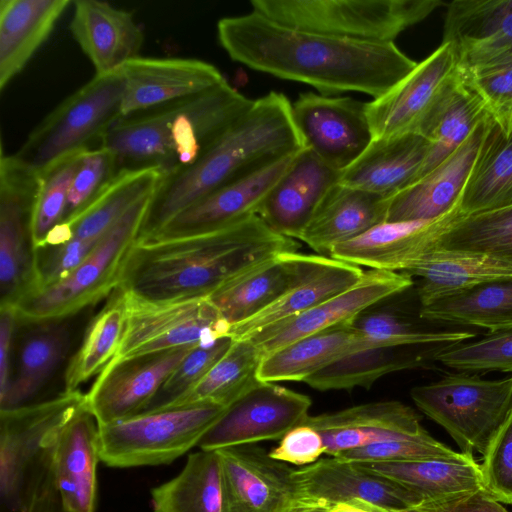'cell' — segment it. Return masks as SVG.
I'll list each match as a JSON object with an SVG mask.
<instances>
[{
  "instance_id": "cell-1",
  "label": "cell",
  "mask_w": 512,
  "mask_h": 512,
  "mask_svg": "<svg viewBox=\"0 0 512 512\" xmlns=\"http://www.w3.org/2000/svg\"><path fill=\"white\" fill-rule=\"evenodd\" d=\"M217 37L233 61L308 84L326 96L360 92L378 98L418 63L394 42L357 41L296 29L253 10L220 19Z\"/></svg>"
},
{
  "instance_id": "cell-2",
  "label": "cell",
  "mask_w": 512,
  "mask_h": 512,
  "mask_svg": "<svg viewBox=\"0 0 512 512\" xmlns=\"http://www.w3.org/2000/svg\"><path fill=\"white\" fill-rule=\"evenodd\" d=\"M299 247L258 215L204 233L136 240L117 288L153 302L208 298L262 262Z\"/></svg>"
},
{
  "instance_id": "cell-3",
  "label": "cell",
  "mask_w": 512,
  "mask_h": 512,
  "mask_svg": "<svg viewBox=\"0 0 512 512\" xmlns=\"http://www.w3.org/2000/svg\"><path fill=\"white\" fill-rule=\"evenodd\" d=\"M292 103L271 91L190 165L162 174L137 240L155 235L172 218L218 188L305 149Z\"/></svg>"
},
{
  "instance_id": "cell-4",
  "label": "cell",
  "mask_w": 512,
  "mask_h": 512,
  "mask_svg": "<svg viewBox=\"0 0 512 512\" xmlns=\"http://www.w3.org/2000/svg\"><path fill=\"white\" fill-rule=\"evenodd\" d=\"M227 81L205 92L120 118L102 144L123 168L163 174L190 165L253 105Z\"/></svg>"
},
{
  "instance_id": "cell-5",
  "label": "cell",
  "mask_w": 512,
  "mask_h": 512,
  "mask_svg": "<svg viewBox=\"0 0 512 512\" xmlns=\"http://www.w3.org/2000/svg\"><path fill=\"white\" fill-rule=\"evenodd\" d=\"M85 403L80 391L0 411L1 512H27L53 484V460L62 427Z\"/></svg>"
},
{
  "instance_id": "cell-6",
  "label": "cell",
  "mask_w": 512,
  "mask_h": 512,
  "mask_svg": "<svg viewBox=\"0 0 512 512\" xmlns=\"http://www.w3.org/2000/svg\"><path fill=\"white\" fill-rule=\"evenodd\" d=\"M252 10L280 24L365 42H394L441 0H251Z\"/></svg>"
},
{
  "instance_id": "cell-7",
  "label": "cell",
  "mask_w": 512,
  "mask_h": 512,
  "mask_svg": "<svg viewBox=\"0 0 512 512\" xmlns=\"http://www.w3.org/2000/svg\"><path fill=\"white\" fill-rule=\"evenodd\" d=\"M152 194L134 204L68 274L22 298L14 306L19 323L74 316L111 295L118 287L125 257L138 237Z\"/></svg>"
},
{
  "instance_id": "cell-8",
  "label": "cell",
  "mask_w": 512,
  "mask_h": 512,
  "mask_svg": "<svg viewBox=\"0 0 512 512\" xmlns=\"http://www.w3.org/2000/svg\"><path fill=\"white\" fill-rule=\"evenodd\" d=\"M125 85L122 70L95 75L55 107L14 155L42 174L66 156L91 149L122 117Z\"/></svg>"
},
{
  "instance_id": "cell-9",
  "label": "cell",
  "mask_w": 512,
  "mask_h": 512,
  "mask_svg": "<svg viewBox=\"0 0 512 512\" xmlns=\"http://www.w3.org/2000/svg\"><path fill=\"white\" fill-rule=\"evenodd\" d=\"M226 408L201 402L145 411L99 425L100 460L114 468L169 464L198 447Z\"/></svg>"
},
{
  "instance_id": "cell-10",
  "label": "cell",
  "mask_w": 512,
  "mask_h": 512,
  "mask_svg": "<svg viewBox=\"0 0 512 512\" xmlns=\"http://www.w3.org/2000/svg\"><path fill=\"white\" fill-rule=\"evenodd\" d=\"M411 398L426 416L443 427L460 452L483 455L512 412V374L486 379L456 372L411 389Z\"/></svg>"
},
{
  "instance_id": "cell-11",
  "label": "cell",
  "mask_w": 512,
  "mask_h": 512,
  "mask_svg": "<svg viewBox=\"0 0 512 512\" xmlns=\"http://www.w3.org/2000/svg\"><path fill=\"white\" fill-rule=\"evenodd\" d=\"M124 293L126 324L109 364L230 336L231 325L208 298L153 302Z\"/></svg>"
},
{
  "instance_id": "cell-12",
  "label": "cell",
  "mask_w": 512,
  "mask_h": 512,
  "mask_svg": "<svg viewBox=\"0 0 512 512\" xmlns=\"http://www.w3.org/2000/svg\"><path fill=\"white\" fill-rule=\"evenodd\" d=\"M41 174L14 154L0 157V305L15 306L38 287L31 222Z\"/></svg>"
},
{
  "instance_id": "cell-13",
  "label": "cell",
  "mask_w": 512,
  "mask_h": 512,
  "mask_svg": "<svg viewBox=\"0 0 512 512\" xmlns=\"http://www.w3.org/2000/svg\"><path fill=\"white\" fill-rule=\"evenodd\" d=\"M458 63L442 44L382 96L366 102L373 138L424 134L458 83Z\"/></svg>"
},
{
  "instance_id": "cell-14",
  "label": "cell",
  "mask_w": 512,
  "mask_h": 512,
  "mask_svg": "<svg viewBox=\"0 0 512 512\" xmlns=\"http://www.w3.org/2000/svg\"><path fill=\"white\" fill-rule=\"evenodd\" d=\"M161 177L156 167L120 170L89 206L65 224L71 229L68 242L36 250L38 288L75 268L134 204L155 191Z\"/></svg>"
},
{
  "instance_id": "cell-15",
  "label": "cell",
  "mask_w": 512,
  "mask_h": 512,
  "mask_svg": "<svg viewBox=\"0 0 512 512\" xmlns=\"http://www.w3.org/2000/svg\"><path fill=\"white\" fill-rule=\"evenodd\" d=\"M311 399L273 382H261L230 404L200 440L201 450H220L281 440L309 416Z\"/></svg>"
},
{
  "instance_id": "cell-16",
  "label": "cell",
  "mask_w": 512,
  "mask_h": 512,
  "mask_svg": "<svg viewBox=\"0 0 512 512\" xmlns=\"http://www.w3.org/2000/svg\"><path fill=\"white\" fill-rule=\"evenodd\" d=\"M292 116L305 147L339 172L373 140L366 102L352 97L302 93L292 103Z\"/></svg>"
},
{
  "instance_id": "cell-17",
  "label": "cell",
  "mask_w": 512,
  "mask_h": 512,
  "mask_svg": "<svg viewBox=\"0 0 512 512\" xmlns=\"http://www.w3.org/2000/svg\"><path fill=\"white\" fill-rule=\"evenodd\" d=\"M413 283V278L405 273L369 269L352 287L248 338L264 356L300 338L350 323L380 301L406 291Z\"/></svg>"
},
{
  "instance_id": "cell-18",
  "label": "cell",
  "mask_w": 512,
  "mask_h": 512,
  "mask_svg": "<svg viewBox=\"0 0 512 512\" xmlns=\"http://www.w3.org/2000/svg\"><path fill=\"white\" fill-rule=\"evenodd\" d=\"M194 347L165 350L107 365L85 394L86 406L98 425L143 412Z\"/></svg>"
},
{
  "instance_id": "cell-19",
  "label": "cell",
  "mask_w": 512,
  "mask_h": 512,
  "mask_svg": "<svg viewBox=\"0 0 512 512\" xmlns=\"http://www.w3.org/2000/svg\"><path fill=\"white\" fill-rule=\"evenodd\" d=\"M219 454L226 512H282L301 497L293 468L273 459L265 449L241 445Z\"/></svg>"
},
{
  "instance_id": "cell-20",
  "label": "cell",
  "mask_w": 512,
  "mask_h": 512,
  "mask_svg": "<svg viewBox=\"0 0 512 512\" xmlns=\"http://www.w3.org/2000/svg\"><path fill=\"white\" fill-rule=\"evenodd\" d=\"M493 123L484 118L448 158L390 197L386 221L434 220L457 207Z\"/></svg>"
},
{
  "instance_id": "cell-21",
  "label": "cell",
  "mask_w": 512,
  "mask_h": 512,
  "mask_svg": "<svg viewBox=\"0 0 512 512\" xmlns=\"http://www.w3.org/2000/svg\"><path fill=\"white\" fill-rule=\"evenodd\" d=\"M300 152L218 188L180 212L146 240L172 239L204 233L257 215L269 192Z\"/></svg>"
},
{
  "instance_id": "cell-22",
  "label": "cell",
  "mask_w": 512,
  "mask_h": 512,
  "mask_svg": "<svg viewBox=\"0 0 512 512\" xmlns=\"http://www.w3.org/2000/svg\"><path fill=\"white\" fill-rule=\"evenodd\" d=\"M122 117L200 94L226 79L212 64L193 58L137 57L122 69Z\"/></svg>"
},
{
  "instance_id": "cell-23",
  "label": "cell",
  "mask_w": 512,
  "mask_h": 512,
  "mask_svg": "<svg viewBox=\"0 0 512 512\" xmlns=\"http://www.w3.org/2000/svg\"><path fill=\"white\" fill-rule=\"evenodd\" d=\"M443 42L458 68L512 59V0H455L448 4Z\"/></svg>"
},
{
  "instance_id": "cell-24",
  "label": "cell",
  "mask_w": 512,
  "mask_h": 512,
  "mask_svg": "<svg viewBox=\"0 0 512 512\" xmlns=\"http://www.w3.org/2000/svg\"><path fill=\"white\" fill-rule=\"evenodd\" d=\"M304 424L320 433L325 454L329 456L426 432L417 413L410 406L394 400L309 415Z\"/></svg>"
},
{
  "instance_id": "cell-25",
  "label": "cell",
  "mask_w": 512,
  "mask_h": 512,
  "mask_svg": "<svg viewBox=\"0 0 512 512\" xmlns=\"http://www.w3.org/2000/svg\"><path fill=\"white\" fill-rule=\"evenodd\" d=\"M72 317L22 323L27 329L18 339L16 362L6 389L0 393V411L39 402L38 395L70 352Z\"/></svg>"
},
{
  "instance_id": "cell-26",
  "label": "cell",
  "mask_w": 512,
  "mask_h": 512,
  "mask_svg": "<svg viewBox=\"0 0 512 512\" xmlns=\"http://www.w3.org/2000/svg\"><path fill=\"white\" fill-rule=\"evenodd\" d=\"M70 32L96 74L120 71L139 57L144 32L131 12L98 0H76Z\"/></svg>"
},
{
  "instance_id": "cell-27",
  "label": "cell",
  "mask_w": 512,
  "mask_h": 512,
  "mask_svg": "<svg viewBox=\"0 0 512 512\" xmlns=\"http://www.w3.org/2000/svg\"><path fill=\"white\" fill-rule=\"evenodd\" d=\"M99 425L84 403L62 427L53 460V484L66 512H94Z\"/></svg>"
},
{
  "instance_id": "cell-28",
  "label": "cell",
  "mask_w": 512,
  "mask_h": 512,
  "mask_svg": "<svg viewBox=\"0 0 512 512\" xmlns=\"http://www.w3.org/2000/svg\"><path fill=\"white\" fill-rule=\"evenodd\" d=\"M301 496L329 506L355 498L393 510H405L421 500L400 485L370 473L358 463L330 456L293 470Z\"/></svg>"
},
{
  "instance_id": "cell-29",
  "label": "cell",
  "mask_w": 512,
  "mask_h": 512,
  "mask_svg": "<svg viewBox=\"0 0 512 512\" xmlns=\"http://www.w3.org/2000/svg\"><path fill=\"white\" fill-rule=\"evenodd\" d=\"M339 175L305 148L269 192L257 215L276 233L298 240Z\"/></svg>"
},
{
  "instance_id": "cell-30",
  "label": "cell",
  "mask_w": 512,
  "mask_h": 512,
  "mask_svg": "<svg viewBox=\"0 0 512 512\" xmlns=\"http://www.w3.org/2000/svg\"><path fill=\"white\" fill-rule=\"evenodd\" d=\"M389 198L336 183L325 193L298 240L318 255L385 222Z\"/></svg>"
},
{
  "instance_id": "cell-31",
  "label": "cell",
  "mask_w": 512,
  "mask_h": 512,
  "mask_svg": "<svg viewBox=\"0 0 512 512\" xmlns=\"http://www.w3.org/2000/svg\"><path fill=\"white\" fill-rule=\"evenodd\" d=\"M427 149L426 138L417 134L373 138L338 183L390 198L417 180Z\"/></svg>"
},
{
  "instance_id": "cell-32",
  "label": "cell",
  "mask_w": 512,
  "mask_h": 512,
  "mask_svg": "<svg viewBox=\"0 0 512 512\" xmlns=\"http://www.w3.org/2000/svg\"><path fill=\"white\" fill-rule=\"evenodd\" d=\"M316 255L280 253L233 279L208 299L231 325L270 306L312 265Z\"/></svg>"
},
{
  "instance_id": "cell-33",
  "label": "cell",
  "mask_w": 512,
  "mask_h": 512,
  "mask_svg": "<svg viewBox=\"0 0 512 512\" xmlns=\"http://www.w3.org/2000/svg\"><path fill=\"white\" fill-rule=\"evenodd\" d=\"M419 278L420 307L493 281L512 278V263L469 250L433 246L407 273Z\"/></svg>"
},
{
  "instance_id": "cell-34",
  "label": "cell",
  "mask_w": 512,
  "mask_h": 512,
  "mask_svg": "<svg viewBox=\"0 0 512 512\" xmlns=\"http://www.w3.org/2000/svg\"><path fill=\"white\" fill-rule=\"evenodd\" d=\"M361 267L316 254L312 265L284 294L251 318L231 326L230 337L244 339L299 315L352 287L362 278Z\"/></svg>"
},
{
  "instance_id": "cell-35",
  "label": "cell",
  "mask_w": 512,
  "mask_h": 512,
  "mask_svg": "<svg viewBox=\"0 0 512 512\" xmlns=\"http://www.w3.org/2000/svg\"><path fill=\"white\" fill-rule=\"evenodd\" d=\"M386 347L347 324L321 331L263 356L257 372L261 382L301 381L353 353Z\"/></svg>"
},
{
  "instance_id": "cell-36",
  "label": "cell",
  "mask_w": 512,
  "mask_h": 512,
  "mask_svg": "<svg viewBox=\"0 0 512 512\" xmlns=\"http://www.w3.org/2000/svg\"><path fill=\"white\" fill-rule=\"evenodd\" d=\"M70 0L0 1V90L48 39Z\"/></svg>"
},
{
  "instance_id": "cell-37",
  "label": "cell",
  "mask_w": 512,
  "mask_h": 512,
  "mask_svg": "<svg viewBox=\"0 0 512 512\" xmlns=\"http://www.w3.org/2000/svg\"><path fill=\"white\" fill-rule=\"evenodd\" d=\"M356 463L400 485L421 502L443 500L483 488L480 465L474 456L466 453L455 458Z\"/></svg>"
},
{
  "instance_id": "cell-38",
  "label": "cell",
  "mask_w": 512,
  "mask_h": 512,
  "mask_svg": "<svg viewBox=\"0 0 512 512\" xmlns=\"http://www.w3.org/2000/svg\"><path fill=\"white\" fill-rule=\"evenodd\" d=\"M151 499L153 512H226L218 452L190 454L177 476L151 490Z\"/></svg>"
},
{
  "instance_id": "cell-39",
  "label": "cell",
  "mask_w": 512,
  "mask_h": 512,
  "mask_svg": "<svg viewBox=\"0 0 512 512\" xmlns=\"http://www.w3.org/2000/svg\"><path fill=\"white\" fill-rule=\"evenodd\" d=\"M512 207V132L493 123L461 194L458 210L471 215Z\"/></svg>"
},
{
  "instance_id": "cell-40",
  "label": "cell",
  "mask_w": 512,
  "mask_h": 512,
  "mask_svg": "<svg viewBox=\"0 0 512 512\" xmlns=\"http://www.w3.org/2000/svg\"><path fill=\"white\" fill-rule=\"evenodd\" d=\"M127 319L126 295L116 289L104 307L89 322L79 348L69 357L64 370V392L98 376L116 355Z\"/></svg>"
},
{
  "instance_id": "cell-41",
  "label": "cell",
  "mask_w": 512,
  "mask_h": 512,
  "mask_svg": "<svg viewBox=\"0 0 512 512\" xmlns=\"http://www.w3.org/2000/svg\"><path fill=\"white\" fill-rule=\"evenodd\" d=\"M421 319L489 333L512 330V278L493 281L420 307Z\"/></svg>"
},
{
  "instance_id": "cell-42",
  "label": "cell",
  "mask_w": 512,
  "mask_h": 512,
  "mask_svg": "<svg viewBox=\"0 0 512 512\" xmlns=\"http://www.w3.org/2000/svg\"><path fill=\"white\" fill-rule=\"evenodd\" d=\"M434 246L476 251L512 263V207L471 215L458 206L435 222Z\"/></svg>"
},
{
  "instance_id": "cell-43",
  "label": "cell",
  "mask_w": 512,
  "mask_h": 512,
  "mask_svg": "<svg viewBox=\"0 0 512 512\" xmlns=\"http://www.w3.org/2000/svg\"><path fill=\"white\" fill-rule=\"evenodd\" d=\"M262 358L261 349L252 339H233L207 374L169 407L201 402L228 407L259 382L257 372Z\"/></svg>"
},
{
  "instance_id": "cell-44",
  "label": "cell",
  "mask_w": 512,
  "mask_h": 512,
  "mask_svg": "<svg viewBox=\"0 0 512 512\" xmlns=\"http://www.w3.org/2000/svg\"><path fill=\"white\" fill-rule=\"evenodd\" d=\"M411 347H379L345 356L304 382L319 391L369 388L379 378L423 364L421 354L406 351Z\"/></svg>"
},
{
  "instance_id": "cell-45",
  "label": "cell",
  "mask_w": 512,
  "mask_h": 512,
  "mask_svg": "<svg viewBox=\"0 0 512 512\" xmlns=\"http://www.w3.org/2000/svg\"><path fill=\"white\" fill-rule=\"evenodd\" d=\"M487 116L479 98L458 79L424 134L428 149L417 179L448 158Z\"/></svg>"
},
{
  "instance_id": "cell-46",
  "label": "cell",
  "mask_w": 512,
  "mask_h": 512,
  "mask_svg": "<svg viewBox=\"0 0 512 512\" xmlns=\"http://www.w3.org/2000/svg\"><path fill=\"white\" fill-rule=\"evenodd\" d=\"M86 150L66 156L41 174L31 222L35 250L44 248L49 234L63 222L69 188Z\"/></svg>"
},
{
  "instance_id": "cell-47",
  "label": "cell",
  "mask_w": 512,
  "mask_h": 512,
  "mask_svg": "<svg viewBox=\"0 0 512 512\" xmlns=\"http://www.w3.org/2000/svg\"><path fill=\"white\" fill-rule=\"evenodd\" d=\"M432 357L458 372L512 373V330L488 333L477 340L442 346L432 353Z\"/></svg>"
},
{
  "instance_id": "cell-48",
  "label": "cell",
  "mask_w": 512,
  "mask_h": 512,
  "mask_svg": "<svg viewBox=\"0 0 512 512\" xmlns=\"http://www.w3.org/2000/svg\"><path fill=\"white\" fill-rule=\"evenodd\" d=\"M458 76L479 98L496 126L509 135L512 132V59L458 68Z\"/></svg>"
},
{
  "instance_id": "cell-49",
  "label": "cell",
  "mask_w": 512,
  "mask_h": 512,
  "mask_svg": "<svg viewBox=\"0 0 512 512\" xmlns=\"http://www.w3.org/2000/svg\"><path fill=\"white\" fill-rule=\"evenodd\" d=\"M232 343L233 338L227 336L192 348L143 412L164 409L174 404L207 374Z\"/></svg>"
},
{
  "instance_id": "cell-50",
  "label": "cell",
  "mask_w": 512,
  "mask_h": 512,
  "mask_svg": "<svg viewBox=\"0 0 512 512\" xmlns=\"http://www.w3.org/2000/svg\"><path fill=\"white\" fill-rule=\"evenodd\" d=\"M120 171L116 156L106 148L85 151L69 188L63 222L70 223L106 188Z\"/></svg>"
},
{
  "instance_id": "cell-51",
  "label": "cell",
  "mask_w": 512,
  "mask_h": 512,
  "mask_svg": "<svg viewBox=\"0 0 512 512\" xmlns=\"http://www.w3.org/2000/svg\"><path fill=\"white\" fill-rule=\"evenodd\" d=\"M461 453L438 441L426 431L415 436L392 439L345 451L334 457L352 462L375 463L455 458Z\"/></svg>"
},
{
  "instance_id": "cell-52",
  "label": "cell",
  "mask_w": 512,
  "mask_h": 512,
  "mask_svg": "<svg viewBox=\"0 0 512 512\" xmlns=\"http://www.w3.org/2000/svg\"><path fill=\"white\" fill-rule=\"evenodd\" d=\"M482 456L483 489L500 503L512 504V412Z\"/></svg>"
},
{
  "instance_id": "cell-53",
  "label": "cell",
  "mask_w": 512,
  "mask_h": 512,
  "mask_svg": "<svg viewBox=\"0 0 512 512\" xmlns=\"http://www.w3.org/2000/svg\"><path fill=\"white\" fill-rule=\"evenodd\" d=\"M325 453L326 447L322 436L307 424L291 429L279 444L269 451V455L275 460L302 467L318 461Z\"/></svg>"
},
{
  "instance_id": "cell-54",
  "label": "cell",
  "mask_w": 512,
  "mask_h": 512,
  "mask_svg": "<svg viewBox=\"0 0 512 512\" xmlns=\"http://www.w3.org/2000/svg\"><path fill=\"white\" fill-rule=\"evenodd\" d=\"M398 512H509L483 488L437 501H422Z\"/></svg>"
},
{
  "instance_id": "cell-55",
  "label": "cell",
  "mask_w": 512,
  "mask_h": 512,
  "mask_svg": "<svg viewBox=\"0 0 512 512\" xmlns=\"http://www.w3.org/2000/svg\"><path fill=\"white\" fill-rule=\"evenodd\" d=\"M18 324L16 308L13 305H0V393L9 383L13 343Z\"/></svg>"
},
{
  "instance_id": "cell-56",
  "label": "cell",
  "mask_w": 512,
  "mask_h": 512,
  "mask_svg": "<svg viewBox=\"0 0 512 512\" xmlns=\"http://www.w3.org/2000/svg\"><path fill=\"white\" fill-rule=\"evenodd\" d=\"M329 512H397L375 503L355 498L329 507Z\"/></svg>"
},
{
  "instance_id": "cell-57",
  "label": "cell",
  "mask_w": 512,
  "mask_h": 512,
  "mask_svg": "<svg viewBox=\"0 0 512 512\" xmlns=\"http://www.w3.org/2000/svg\"><path fill=\"white\" fill-rule=\"evenodd\" d=\"M27 512H66L54 487L42 494Z\"/></svg>"
},
{
  "instance_id": "cell-58",
  "label": "cell",
  "mask_w": 512,
  "mask_h": 512,
  "mask_svg": "<svg viewBox=\"0 0 512 512\" xmlns=\"http://www.w3.org/2000/svg\"><path fill=\"white\" fill-rule=\"evenodd\" d=\"M329 507L322 500L301 496L282 512H323Z\"/></svg>"
},
{
  "instance_id": "cell-59",
  "label": "cell",
  "mask_w": 512,
  "mask_h": 512,
  "mask_svg": "<svg viewBox=\"0 0 512 512\" xmlns=\"http://www.w3.org/2000/svg\"><path fill=\"white\" fill-rule=\"evenodd\" d=\"M323 512H329V508H328V509H326V510H324Z\"/></svg>"
},
{
  "instance_id": "cell-60",
  "label": "cell",
  "mask_w": 512,
  "mask_h": 512,
  "mask_svg": "<svg viewBox=\"0 0 512 512\" xmlns=\"http://www.w3.org/2000/svg\"><path fill=\"white\" fill-rule=\"evenodd\" d=\"M397 512H398V510H397Z\"/></svg>"
}]
</instances>
